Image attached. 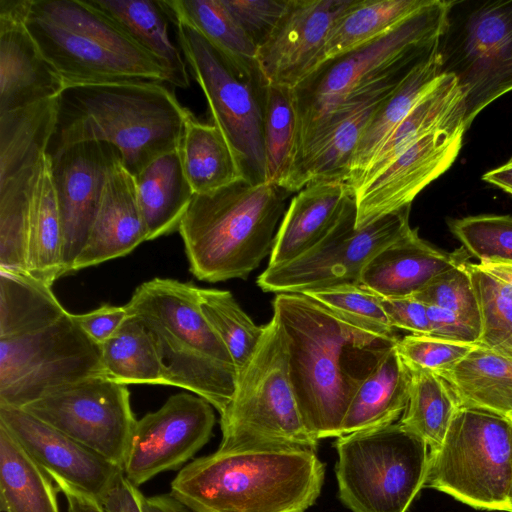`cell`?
<instances>
[{
    "label": "cell",
    "instance_id": "6da1fadb",
    "mask_svg": "<svg viewBox=\"0 0 512 512\" xmlns=\"http://www.w3.org/2000/svg\"><path fill=\"white\" fill-rule=\"evenodd\" d=\"M272 306L286 338L289 378L305 425L319 441L341 436L354 394L399 338L336 314L305 294H276Z\"/></svg>",
    "mask_w": 512,
    "mask_h": 512
},
{
    "label": "cell",
    "instance_id": "7a4b0ae2",
    "mask_svg": "<svg viewBox=\"0 0 512 512\" xmlns=\"http://www.w3.org/2000/svg\"><path fill=\"white\" fill-rule=\"evenodd\" d=\"M193 114L162 82L70 86L56 100V121L47 153L86 141L114 146L136 176L159 156L178 149Z\"/></svg>",
    "mask_w": 512,
    "mask_h": 512
},
{
    "label": "cell",
    "instance_id": "3957f363",
    "mask_svg": "<svg viewBox=\"0 0 512 512\" xmlns=\"http://www.w3.org/2000/svg\"><path fill=\"white\" fill-rule=\"evenodd\" d=\"M325 465L298 447L217 450L194 459L171 482L193 512H305L320 495Z\"/></svg>",
    "mask_w": 512,
    "mask_h": 512
},
{
    "label": "cell",
    "instance_id": "277c9868",
    "mask_svg": "<svg viewBox=\"0 0 512 512\" xmlns=\"http://www.w3.org/2000/svg\"><path fill=\"white\" fill-rule=\"evenodd\" d=\"M291 192L245 180L194 195L178 231L199 280L246 278L272 251Z\"/></svg>",
    "mask_w": 512,
    "mask_h": 512
},
{
    "label": "cell",
    "instance_id": "5b68a950",
    "mask_svg": "<svg viewBox=\"0 0 512 512\" xmlns=\"http://www.w3.org/2000/svg\"><path fill=\"white\" fill-rule=\"evenodd\" d=\"M124 306L151 334L168 385L193 392L223 415L234 397L238 373L200 309L199 287L156 277L139 285Z\"/></svg>",
    "mask_w": 512,
    "mask_h": 512
},
{
    "label": "cell",
    "instance_id": "8992f818",
    "mask_svg": "<svg viewBox=\"0 0 512 512\" xmlns=\"http://www.w3.org/2000/svg\"><path fill=\"white\" fill-rule=\"evenodd\" d=\"M26 26L65 88L170 83L159 60L86 0H32Z\"/></svg>",
    "mask_w": 512,
    "mask_h": 512
},
{
    "label": "cell",
    "instance_id": "52a82bcc",
    "mask_svg": "<svg viewBox=\"0 0 512 512\" xmlns=\"http://www.w3.org/2000/svg\"><path fill=\"white\" fill-rule=\"evenodd\" d=\"M450 0H431L386 34L324 61L294 88L298 150L315 128L353 97L407 75L429 58L443 32Z\"/></svg>",
    "mask_w": 512,
    "mask_h": 512
},
{
    "label": "cell",
    "instance_id": "ba28073f",
    "mask_svg": "<svg viewBox=\"0 0 512 512\" xmlns=\"http://www.w3.org/2000/svg\"><path fill=\"white\" fill-rule=\"evenodd\" d=\"M220 426V451L263 446L316 451L318 447L319 440L300 413L288 373L286 338L274 316L238 373L234 397L220 416Z\"/></svg>",
    "mask_w": 512,
    "mask_h": 512
},
{
    "label": "cell",
    "instance_id": "9c48e42d",
    "mask_svg": "<svg viewBox=\"0 0 512 512\" xmlns=\"http://www.w3.org/2000/svg\"><path fill=\"white\" fill-rule=\"evenodd\" d=\"M338 496L351 512H407L425 486L428 446L399 422L337 437Z\"/></svg>",
    "mask_w": 512,
    "mask_h": 512
},
{
    "label": "cell",
    "instance_id": "30bf717a",
    "mask_svg": "<svg viewBox=\"0 0 512 512\" xmlns=\"http://www.w3.org/2000/svg\"><path fill=\"white\" fill-rule=\"evenodd\" d=\"M436 53L464 95L465 125L512 91V0H450Z\"/></svg>",
    "mask_w": 512,
    "mask_h": 512
},
{
    "label": "cell",
    "instance_id": "8fae6325",
    "mask_svg": "<svg viewBox=\"0 0 512 512\" xmlns=\"http://www.w3.org/2000/svg\"><path fill=\"white\" fill-rule=\"evenodd\" d=\"M512 478V420L461 408L441 446L429 451L425 486L475 509L506 511Z\"/></svg>",
    "mask_w": 512,
    "mask_h": 512
},
{
    "label": "cell",
    "instance_id": "7c38bea8",
    "mask_svg": "<svg viewBox=\"0 0 512 512\" xmlns=\"http://www.w3.org/2000/svg\"><path fill=\"white\" fill-rule=\"evenodd\" d=\"M176 27L181 51L202 89L212 124L236 154L247 182H265L263 145L267 81L260 70L244 73L197 30L181 21Z\"/></svg>",
    "mask_w": 512,
    "mask_h": 512
},
{
    "label": "cell",
    "instance_id": "4fadbf2b",
    "mask_svg": "<svg viewBox=\"0 0 512 512\" xmlns=\"http://www.w3.org/2000/svg\"><path fill=\"white\" fill-rule=\"evenodd\" d=\"M93 376H106L102 348L74 314L0 337L1 406L23 408L57 387Z\"/></svg>",
    "mask_w": 512,
    "mask_h": 512
},
{
    "label": "cell",
    "instance_id": "5bb4252c",
    "mask_svg": "<svg viewBox=\"0 0 512 512\" xmlns=\"http://www.w3.org/2000/svg\"><path fill=\"white\" fill-rule=\"evenodd\" d=\"M410 207L356 228L355 202L336 226L314 247L279 266H267L257 278L265 292L299 293L360 284L367 263L411 226Z\"/></svg>",
    "mask_w": 512,
    "mask_h": 512
},
{
    "label": "cell",
    "instance_id": "9a60e30c",
    "mask_svg": "<svg viewBox=\"0 0 512 512\" xmlns=\"http://www.w3.org/2000/svg\"><path fill=\"white\" fill-rule=\"evenodd\" d=\"M21 409L123 467L137 421L125 384L93 376L57 387Z\"/></svg>",
    "mask_w": 512,
    "mask_h": 512
},
{
    "label": "cell",
    "instance_id": "2e32d148",
    "mask_svg": "<svg viewBox=\"0 0 512 512\" xmlns=\"http://www.w3.org/2000/svg\"><path fill=\"white\" fill-rule=\"evenodd\" d=\"M213 408L204 398L181 392L137 420L123 464L126 478L138 487L192 459L212 436Z\"/></svg>",
    "mask_w": 512,
    "mask_h": 512
},
{
    "label": "cell",
    "instance_id": "e0dca14e",
    "mask_svg": "<svg viewBox=\"0 0 512 512\" xmlns=\"http://www.w3.org/2000/svg\"><path fill=\"white\" fill-rule=\"evenodd\" d=\"M119 160L120 154L114 146L99 141L73 144L51 158L62 225L65 275L73 272L87 243L108 175Z\"/></svg>",
    "mask_w": 512,
    "mask_h": 512
},
{
    "label": "cell",
    "instance_id": "ac0fdd59",
    "mask_svg": "<svg viewBox=\"0 0 512 512\" xmlns=\"http://www.w3.org/2000/svg\"><path fill=\"white\" fill-rule=\"evenodd\" d=\"M408 75L372 86L326 117L299 148L286 190L293 194L316 182L346 183L372 116Z\"/></svg>",
    "mask_w": 512,
    "mask_h": 512
},
{
    "label": "cell",
    "instance_id": "d6986e66",
    "mask_svg": "<svg viewBox=\"0 0 512 512\" xmlns=\"http://www.w3.org/2000/svg\"><path fill=\"white\" fill-rule=\"evenodd\" d=\"M465 132V127H457L424 136L353 191L356 228L411 206L415 197L454 163Z\"/></svg>",
    "mask_w": 512,
    "mask_h": 512
},
{
    "label": "cell",
    "instance_id": "ffe728a7",
    "mask_svg": "<svg viewBox=\"0 0 512 512\" xmlns=\"http://www.w3.org/2000/svg\"><path fill=\"white\" fill-rule=\"evenodd\" d=\"M0 424L56 483L62 482L100 502L123 467L21 408L0 405Z\"/></svg>",
    "mask_w": 512,
    "mask_h": 512
},
{
    "label": "cell",
    "instance_id": "44dd1931",
    "mask_svg": "<svg viewBox=\"0 0 512 512\" xmlns=\"http://www.w3.org/2000/svg\"><path fill=\"white\" fill-rule=\"evenodd\" d=\"M356 0H289L256 63L267 83L294 88L313 68L331 30Z\"/></svg>",
    "mask_w": 512,
    "mask_h": 512
},
{
    "label": "cell",
    "instance_id": "7402d4cb",
    "mask_svg": "<svg viewBox=\"0 0 512 512\" xmlns=\"http://www.w3.org/2000/svg\"><path fill=\"white\" fill-rule=\"evenodd\" d=\"M32 0H0V115L57 98L65 88L31 36Z\"/></svg>",
    "mask_w": 512,
    "mask_h": 512
},
{
    "label": "cell",
    "instance_id": "603a6c76",
    "mask_svg": "<svg viewBox=\"0 0 512 512\" xmlns=\"http://www.w3.org/2000/svg\"><path fill=\"white\" fill-rule=\"evenodd\" d=\"M466 259L465 250L445 253L410 227L367 263L360 284L382 298L409 297Z\"/></svg>",
    "mask_w": 512,
    "mask_h": 512
},
{
    "label": "cell",
    "instance_id": "cb8c5ba5",
    "mask_svg": "<svg viewBox=\"0 0 512 512\" xmlns=\"http://www.w3.org/2000/svg\"><path fill=\"white\" fill-rule=\"evenodd\" d=\"M147 241L134 176L119 160L110 171L87 243L73 272L122 257Z\"/></svg>",
    "mask_w": 512,
    "mask_h": 512
},
{
    "label": "cell",
    "instance_id": "d4e9b609",
    "mask_svg": "<svg viewBox=\"0 0 512 512\" xmlns=\"http://www.w3.org/2000/svg\"><path fill=\"white\" fill-rule=\"evenodd\" d=\"M355 202L343 181L309 184L290 200L278 227L268 266L286 264L319 243Z\"/></svg>",
    "mask_w": 512,
    "mask_h": 512
},
{
    "label": "cell",
    "instance_id": "484cf974",
    "mask_svg": "<svg viewBox=\"0 0 512 512\" xmlns=\"http://www.w3.org/2000/svg\"><path fill=\"white\" fill-rule=\"evenodd\" d=\"M457 127L466 128L464 95L453 75L441 74L382 144L352 187V192L373 179L424 136Z\"/></svg>",
    "mask_w": 512,
    "mask_h": 512
},
{
    "label": "cell",
    "instance_id": "4316f807",
    "mask_svg": "<svg viewBox=\"0 0 512 512\" xmlns=\"http://www.w3.org/2000/svg\"><path fill=\"white\" fill-rule=\"evenodd\" d=\"M134 179L147 241L178 230L195 195L186 178L179 148L156 158Z\"/></svg>",
    "mask_w": 512,
    "mask_h": 512
},
{
    "label": "cell",
    "instance_id": "83f0119b",
    "mask_svg": "<svg viewBox=\"0 0 512 512\" xmlns=\"http://www.w3.org/2000/svg\"><path fill=\"white\" fill-rule=\"evenodd\" d=\"M28 274L50 286L65 275L61 218L45 153L34 174L28 211Z\"/></svg>",
    "mask_w": 512,
    "mask_h": 512
},
{
    "label": "cell",
    "instance_id": "f1b7e54d",
    "mask_svg": "<svg viewBox=\"0 0 512 512\" xmlns=\"http://www.w3.org/2000/svg\"><path fill=\"white\" fill-rule=\"evenodd\" d=\"M409 381L408 368L395 346L357 389L345 414L341 436L396 423L407 406Z\"/></svg>",
    "mask_w": 512,
    "mask_h": 512
},
{
    "label": "cell",
    "instance_id": "f546056e",
    "mask_svg": "<svg viewBox=\"0 0 512 512\" xmlns=\"http://www.w3.org/2000/svg\"><path fill=\"white\" fill-rule=\"evenodd\" d=\"M114 21L139 46L159 60L170 75V83L189 87L186 63L168 34L167 14L160 1L86 0Z\"/></svg>",
    "mask_w": 512,
    "mask_h": 512
},
{
    "label": "cell",
    "instance_id": "4dcf8cb0",
    "mask_svg": "<svg viewBox=\"0 0 512 512\" xmlns=\"http://www.w3.org/2000/svg\"><path fill=\"white\" fill-rule=\"evenodd\" d=\"M179 152L186 178L195 195L209 194L243 181L242 166L214 125L191 116L185 127Z\"/></svg>",
    "mask_w": 512,
    "mask_h": 512
},
{
    "label": "cell",
    "instance_id": "1f68e13d",
    "mask_svg": "<svg viewBox=\"0 0 512 512\" xmlns=\"http://www.w3.org/2000/svg\"><path fill=\"white\" fill-rule=\"evenodd\" d=\"M462 408L512 419V359L486 347L474 348L444 377Z\"/></svg>",
    "mask_w": 512,
    "mask_h": 512
},
{
    "label": "cell",
    "instance_id": "d6a6232c",
    "mask_svg": "<svg viewBox=\"0 0 512 512\" xmlns=\"http://www.w3.org/2000/svg\"><path fill=\"white\" fill-rule=\"evenodd\" d=\"M436 51L419 64L378 107L355 152L346 184L355 185L382 144L441 75Z\"/></svg>",
    "mask_w": 512,
    "mask_h": 512
},
{
    "label": "cell",
    "instance_id": "836d02e7",
    "mask_svg": "<svg viewBox=\"0 0 512 512\" xmlns=\"http://www.w3.org/2000/svg\"><path fill=\"white\" fill-rule=\"evenodd\" d=\"M52 479L0 424L2 512H59Z\"/></svg>",
    "mask_w": 512,
    "mask_h": 512
},
{
    "label": "cell",
    "instance_id": "e575fe53",
    "mask_svg": "<svg viewBox=\"0 0 512 512\" xmlns=\"http://www.w3.org/2000/svg\"><path fill=\"white\" fill-rule=\"evenodd\" d=\"M405 364L410 376L408 402L399 423L434 451L443 443L462 407L446 379L413 364Z\"/></svg>",
    "mask_w": 512,
    "mask_h": 512
},
{
    "label": "cell",
    "instance_id": "d590c367",
    "mask_svg": "<svg viewBox=\"0 0 512 512\" xmlns=\"http://www.w3.org/2000/svg\"><path fill=\"white\" fill-rule=\"evenodd\" d=\"M171 21L197 30L244 73L259 70L257 47L225 7L223 0H160Z\"/></svg>",
    "mask_w": 512,
    "mask_h": 512
},
{
    "label": "cell",
    "instance_id": "8d00e7d4",
    "mask_svg": "<svg viewBox=\"0 0 512 512\" xmlns=\"http://www.w3.org/2000/svg\"><path fill=\"white\" fill-rule=\"evenodd\" d=\"M430 1L356 0L334 25L312 70L326 60L386 34Z\"/></svg>",
    "mask_w": 512,
    "mask_h": 512
},
{
    "label": "cell",
    "instance_id": "74e56055",
    "mask_svg": "<svg viewBox=\"0 0 512 512\" xmlns=\"http://www.w3.org/2000/svg\"><path fill=\"white\" fill-rule=\"evenodd\" d=\"M298 136L293 88L267 83L263 116L266 183L286 190L297 157Z\"/></svg>",
    "mask_w": 512,
    "mask_h": 512
},
{
    "label": "cell",
    "instance_id": "f35d334b",
    "mask_svg": "<svg viewBox=\"0 0 512 512\" xmlns=\"http://www.w3.org/2000/svg\"><path fill=\"white\" fill-rule=\"evenodd\" d=\"M102 362L108 378L122 384L168 385V375L155 342L130 316L102 346Z\"/></svg>",
    "mask_w": 512,
    "mask_h": 512
},
{
    "label": "cell",
    "instance_id": "ab89813d",
    "mask_svg": "<svg viewBox=\"0 0 512 512\" xmlns=\"http://www.w3.org/2000/svg\"><path fill=\"white\" fill-rule=\"evenodd\" d=\"M41 158L0 174L1 271L28 274L29 195Z\"/></svg>",
    "mask_w": 512,
    "mask_h": 512
},
{
    "label": "cell",
    "instance_id": "60d3db41",
    "mask_svg": "<svg viewBox=\"0 0 512 512\" xmlns=\"http://www.w3.org/2000/svg\"><path fill=\"white\" fill-rule=\"evenodd\" d=\"M51 287L28 274L0 270V337L35 330L65 315Z\"/></svg>",
    "mask_w": 512,
    "mask_h": 512
},
{
    "label": "cell",
    "instance_id": "b9f144b4",
    "mask_svg": "<svg viewBox=\"0 0 512 512\" xmlns=\"http://www.w3.org/2000/svg\"><path fill=\"white\" fill-rule=\"evenodd\" d=\"M199 305L239 373L256 351L265 326L254 323L227 290L199 288Z\"/></svg>",
    "mask_w": 512,
    "mask_h": 512
},
{
    "label": "cell",
    "instance_id": "7bdbcfd3",
    "mask_svg": "<svg viewBox=\"0 0 512 512\" xmlns=\"http://www.w3.org/2000/svg\"><path fill=\"white\" fill-rule=\"evenodd\" d=\"M466 265L480 311L479 346L512 359V299L477 263Z\"/></svg>",
    "mask_w": 512,
    "mask_h": 512
},
{
    "label": "cell",
    "instance_id": "ee69618b",
    "mask_svg": "<svg viewBox=\"0 0 512 512\" xmlns=\"http://www.w3.org/2000/svg\"><path fill=\"white\" fill-rule=\"evenodd\" d=\"M450 231L469 255L512 261V216L483 214L451 219Z\"/></svg>",
    "mask_w": 512,
    "mask_h": 512
},
{
    "label": "cell",
    "instance_id": "f6af8a7d",
    "mask_svg": "<svg viewBox=\"0 0 512 512\" xmlns=\"http://www.w3.org/2000/svg\"><path fill=\"white\" fill-rule=\"evenodd\" d=\"M467 262L439 274L413 297L426 305L456 313L481 333L480 311Z\"/></svg>",
    "mask_w": 512,
    "mask_h": 512
},
{
    "label": "cell",
    "instance_id": "bcb514c9",
    "mask_svg": "<svg viewBox=\"0 0 512 512\" xmlns=\"http://www.w3.org/2000/svg\"><path fill=\"white\" fill-rule=\"evenodd\" d=\"M304 294L336 314L384 332H394L383 309L382 297L361 284L335 286Z\"/></svg>",
    "mask_w": 512,
    "mask_h": 512
},
{
    "label": "cell",
    "instance_id": "7dc6e473",
    "mask_svg": "<svg viewBox=\"0 0 512 512\" xmlns=\"http://www.w3.org/2000/svg\"><path fill=\"white\" fill-rule=\"evenodd\" d=\"M477 346L409 334L398 339L396 349L405 362L444 377Z\"/></svg>",
    "mask_w": 512,
    "mask_h": 512
},
{
    "label": "cell",
    "instance_id": "c3c4849f",
    "mask_svg": "<svg viewBox=\"0 0 512 512\" xmlns=\"http://www.w3.org/2000/svg\"><path fill=\"white\" fill-rule=\"evenodd\" d=\"M288 1L223 0V3L258 49L275 29Z\"/></svg>",
    "mask_w": 512,
    "mask_h": 512
},
{
    "label": "cell",
    "instance_id": "681fc988",
    "mask_svg": "<svg viewBox=\"0 0 512 512\" xmlns=\"http://www.w3.org/2000/svg\"><path fill=\"white\" fill-rule=\"evenodd\" d=\"M383 309L391 326L406 330L414 335H429L430 327L427 306L414 298H382Z\"/></svg>",
    "mask_w": 512,
    "mask_h": 512
},
{
    "label": "cell",
    "instance_id": "f907efd6",
    "mask_svg": "<svg viewBox=\"0 0 512 512\" xmlns=\"http://www.w3.org/2000/svg\"><path fill=\"white\" fill-rule=\"evenodd\" d=\"M128 317L125 306L107 303L90 312L74 314L82 330L100 346L118 331Z\"/></svg>",
    "mask_w": 512,
    "mask_h": 512
},
{
    "label": "cell",
    "instance_id": "816d5d0a",
    "mask_svg": "<svg viewBox=\"0 0 512 512\" xmlns=\"http://www.w3.org/2000/svg\"><path fill=\"white\" fill-rule=\"evenodd\" d=\"M426 306L430 327L428 336L452 342L479 345L480 333L459 315L440 307Z\"/></svg>",
    "mask_w": 512,
    "mask_h": 512
},
{
    "label": "cell",
    "instance_id": "f5cc1de1",
    "mask_svg": "<svg viewBox=\"0 0 512 512\" xmlns=\"http://www.w3.org/2000/svg\"><path fill=\"white\" fill-rule=\"evenodd\" d=\"M143 501L142 493L123 473L100 500V504L105 512H144Z\"/></svg>",
    "mask_w": 512,
    "mask_h": 512
},
{
    "label": "cell",
    "instance_id": "db71d44e",
    "mask_svg": "<svg viewBox=\"0 0 512 512\" xmlns=\"http://www.w3.org/2000/svg\"><path fill=\"white\" fill-rule=\"evenodd\" d=\"M66 497L68 512H105L100 502L62 482H56Z\"/></svg>",
    "mask_w": 512,
    "mask_h": 512
},
{
    "label": "cell",
    "instance_id": "11a10c76",
    "mask_svg": "<svg viewBox=\"0 0 512 512\" xmlns=\"http://www.w3.org/2000/svg\"><path fill=\"white\" fill-rule=\"evenodd\" d=\"M478 266L491 276L512 299V261L481 260Z\"/></svg>",
    "mask_w": 512,
    "mask_h": 512
},
{
    "label": "cell",
    "instance_id": "9f6ffc18",
    "mask_svg": "<svg viewBox=\"0 0 512 512\" xmlns=\"http://www.w3.org/2000/svg\"><path fill=\"white\" fill-rule=\"evenodd\" d=\"M144 512H193L172 494L144 497Z\"/></svg>",
    "mask_w": 512,
    "mask_h": 512
},
{
    "label": "cell",
    "instance_id": "6f0895ef",
    "mask_svg": "<svg viewBox=\"0 0 512 512\" xmlns=\"http://www.w3.org/2000/svg\"><path fill=\"white\" fill-rule=\"evenodd\" d=\"M482 180L512 194V158L507 163L486 172Z\"/></svg>",
    "mask_w": 512,
    "mask_h": 512
},
{
    "label": "cell",
    "instance_id": "680465c9",
    "mask_svg": "<svg viewBox=\"0 0 512 512\" xmlns=\"http://www.w3.org/2000/svg\"><path fill=\"white\" fill-rule=\"evenodd\" d=\"M506 512H512V478L510 481L509 491H508V495H507Z\"/></svg>",
    "mask_w": 512,
    "mask_h": 512
}]
</instances>
